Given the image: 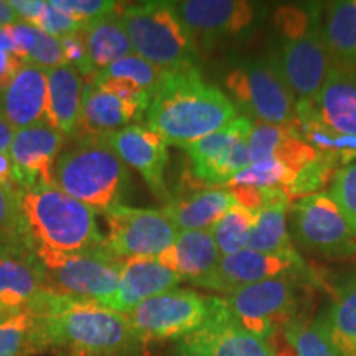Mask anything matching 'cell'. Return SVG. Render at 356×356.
I'll return each mask as SVG.
<instances>
[{
    "instance_id": "1",
    "label": "cell",
    "mask_w": 356,
    "mask_h": 356,
    "mask_svg": "<svg viewBox=\"0 0 356 356\" xmlns=\"http://www.w3.org/2000/svg\"><path fill=\"white\" fill-rule=\"evenodd\" d=\"M37 320V355L142 356L145 346L126 315L101 302L63 296L50 289L30 305Z\"/></svg>"
},
{
    "instance_id": "2",
    "label": "cell",
    "mask_w": 356,
    "mask_h": 356,
    "mask_svg": "<svg viewBox=\"0 0 356 356\" xmlns=\"http://www.w3.org/2000/svg\"><path fill=\"white\" fill-rule=\"evenodd\" d=\"M236 118L233 101L204 81L197 66L163 73L145 113L147 127L178 147L198 142Z\"/></svg>"
},
{
    "instance_id": "3",
    "label": "cell",
    "mask_w": 356,
    "mask_h": 356,
    "mask_svg": "<svg viewBox=\"0 0 356 356\" xmlns=\"http://www.w3.org/2000/svg\"><path fill=\"white\" fill-rule=\"evenodd\" d=\"M267 60L291 88L297 101L315 99L335 63L322 33V8L310 6L277 8Z\"/></svg>"
},
{
    "instance_id": "4",
    "label": "cell",
    "mask_w": 356,
    "mask_h": 356,
    "mask_svg": "<svg viewBox=\"0 0 356 356\" xmlns=\"http://www.w3.org/2000/svg\"><path fill=\"white\" fill-rule=\"evenodd\" d=\"M20 231L30 248H47L61 252L99 249L104 243L96 211L51 186L13 188Z\"/></svg>"
},
{
    "instance_id": "5",
    "label": "cell",
    "mask_w": 356,
    "mask_h": 356,
    "mask_svg": "<svg viewBox=\"0 0 356 356\" xmlns=\"http://www.w3.org/2000/svg\"><path fill=\"white\" fill-rule=\"evenodd\" d=\"M53 185L92 211L102 213L122 204L131 177L127 165L106 137L78 140L58 157Z\"/></svg>"
},
{
    "instance_id": "6",
    "label": "cell",
    "mask_w": 356,
    "mask_h": 356,
    "mask_svg": "<svg viewBox=\"0 0 356 356\" xmlns=\"http://www.w3.org/2000/svg\"><path fill=\"white\" fill-rule=\"evenodd\" d=\"M119 15L134 55L165 73L197 66V43L178 15L175 2L131 3L121 7Z\"/></svg>"
},
{
    "instance_id": "7",
    "label": "cell",
    "mask_w": 356,
    "mask_h": 356,
    "mask_svg": "<svg viewBox=\"0 0 356 356\" xmlns=\"http://www.w3.org/2000/svg\"><path fill=\"white\" fill-rule=\"evenodd\" d=\"M305 275L287 274L238 289L222 299L226 310L244 330L269 343L292 323L307 318L302 312Z\"/></svg>"
},
{
    "instance_id": "8",
    "label": "cell",
    "mask_w": 356,
    "mask_h": 356,
    "mask_svg": "<svg viewBox=\"0 0 356 356\" xmlns=\"http://www.w3.org/2000/svg\"><path fill=\"white\" fill-rule=\"evenodd\" d=\"M32 249L42 267L47 289L104 305L113 302L121 284L124 262L109 254L104 248L78 252Z\"/></svg>"
},
{
    "instance_id": "9",
    "label": "cell",
    "mask_w": 356,
    "mask_h": 356,
    "mask_svg": "<svg viewBox=\"0 0 356 356\" xmlns=\"http://www.w3.org/2000/svg\"><path fill=\"white\" fill-rule=\"evenodd\" d=\"M215 300L216 297L177 287L140 302L124 315L147 348L163 341H180L200 330L210 320Z\"/></svg>"
},
{
    "instance_id": "10",
    "label": "cell",
    "mask_w": 356,
    "mask_h": 356,
    "mask_svg": "<svg viewBox=\"0 0 356 356\" xmlns=\"http://www.w3.org/2000/svg\"><path fill=\"white\" fill-rule=\"evenodd\" d=\"M225 83L239 108L259 122L296 127L297 97L267 58H249L229 71Z\"/></svg>"
},
{
    "instance_id": "11",
    "label": "cell",
    "mask_w": 356,
    "mask_h": 356,
    "mask_svg": "<svg viewBox=\"0 0 356 356\" xmlns=\"http://www.w3.org/2000/svg\"><path fill=\"white\" fill-rule=\"evenodd\" d=\"M108 234L102 248L118 257L129 259H157L175 243L178 229L162 210L118 204L104 213Z\"/></svg>"
},
{
    "instance_id": "12",
    "label": "cell",
    "mask_w": 356,
    "mask_h": 356,
    "mask_svg": "<svg viewBox=\"0 0 356 356\" xmlns=\"http://www.w3.org/2000/svg\"><path fill=\"white\" fill-rule=\"evenodd\" d=\"M291 231L305 251L327 259L356 257V238L328 193H315L291 203Z\"/></svg>"
},
{
    "instance_id": "13",
    "label": "cell",
    "mask_w": 356,
    "mask_h": 356,
    "mask_svg": "<svg viewBox=\"0 0 356 356\" xmlns=\"http://www.w3.org/2000/svg\"><path fill=\"white\" fill-rule=\"evenodd\" d=\"M175 7L198 51L248 37L264 19L261 3L244 0H184Z\"/></svg>"
},
{
    "instance_id": "14",
    "label": "cell",
    "mask_w": 356,
    "mask_h": 356,
    "mask_svg": "<svg viewBox=\"0 0 356 356\" xmlns=\"http://www.w3.org/2000/svg\"><path fill=\"white\" fill-rule=\"evenodd\" d=\"M254 122L243 115L220 131L184 147L195 180L210 188L225 186L236 173L251 165L249 136Z\"/></svg>"
},
{
    "instance_id": "15",
    "label": "cell",
    "mask_w": 356,
    "mask_h": 356,
    "mask_svg": "<svg viewBox=\"0 0 356 356\" xmlns=\"http://www.w3.org/2000/svg\"><path fill=\"white\" fill-rule=\"evenodd\" d=\"M175 356H274L267 341L244 330L216 297L210 320L177 341Z\"/></svg>"
},
{
    "instance_id": "16",
    "label": "cell",
    "mask_w": 356,
    "mask_h": 356,
    "mask_svg": "<svg viewBox=\"0 0 356 356\" xmlns=\"http://www.w3.org/2000/svg\"><path fill=\"white\" fill-rule=\"evenodd\" d=\"M65 140L63 134L44 121L15 131L8 149L15 185L22 188L51 186L53 170L63 154Z\"/></svg>"
},
{
    "instance_id": "17",
    "label": "cell",
    "mask_w": 356,
    "mask_h": 356,
    "mask_svg": "<svg viewBox=\"0 0 356 356\" xmlns=\"http://www.w3.org/2000/svg\"><path fill=\"white\" fill-rule=\"evenodd\" d=\"M287 274H309L297 251L291 254H266L246 248L236 254L221 257L215 273L200 287L228 296L241 287Z\"/></svg>"
},
{
    "instance_id": "18",
    "label": "cell",
    "mask_w": 356,
    "mask_h": 356,
    "mask_svg": "<svg viewBox=\"0 0 356 356\" xmlns=\"http://www.w3.org/2000/svg\"><path fill=\"white\" fill-rule=\"evenodd\" d=\"M106 139L127 167L140 173L155 197L163 203L170 202L172 195L165 181L168 144L160 134L147 126L132 124L113 132Z\"/></svg>"
},
{
    "instance_id": "19",
    "label": "cell",
    "mask_w": 356,
    "mask_h": 356,
    "mask_svg": "<svg viewBox=\"0 0 356 356\" xmlns=\"http://www.w3.org/2000/svg\"><path fill=\"white\" fill-rule=\"evenodd\" d=\"M47 291L33 249L25 241H0V312L29 309Z\"/></svg>"
},
{
    "instance_id": "20",
    "label": "cell",
    "mask_w": 356,
    "mask_h": 356,
    "mask_svg": "<svg viewBox=\"0 0 356 356\" xmlns=\"http://www.w3.org/2000/svg\"><path fill=\"white\" fill-rule=\"evenodd\" d=\"M147 113L145 106L118 96L109 89L84 79L83 109L73 139H101L113 132L132 126Z\"/></svg>"
},
{
    "instance_id": "21",
    "label": "cell",
    "mask_w": 356,
    "mask_h": 356,
    "mask_svg": "<svg viewBox=\"0 0 356 356\" xmlns=\"http://www.w3.org/2000/svg\"><path fill=\"white\" fill-rule=\"evenodd\" d=\"M47 96V70L25 63L0 92V113L15 131L30 127L44 121Z\"/></svg>"
},
{
    "instance_id": "22",
    "label": "cell",
    "mask_w": 356,
    "mask_h": 356,
    "mask_svg": "<svg viewBox=\"0 0 356 356\" xmlns=\"http://www.w3.org/2000/svg\"><path fill=\"white\" fill-rule=\"evenodd\" d=\"M312 104L325 126L356 137V65L333 63Z\"/></svg>"
},
{
    "instance_id": "23",
    "label": "cell",
    "mask_w": 356,
    "mask_h": 356,
    "mask_svg": "<svg viewBox=\"0 0 356 356\" xmlns=\"http://www.w3.org/2000/svg\"><path fill=\"white\" fill-rule=\"evenodd\" d=\"M181 280L202 286L220 264L221 254L210 229L181 231L175 243L157 257Z\"/></svg>"
},
{
    "instance_id": "24",
    "label": "cell",
    "mask_w": 356,
    "mask_h": 356,
    "mask_svg": "<svg viewBox=\"0 0 356 356\" xmlns=\"http://www.w3.org/2000/svg\"><path fill=\"white\" fill-rule=\"evenodd\" d=\"M181 279L157 259H129L124 261L121 284L118 293L108 307L121 314L139 305L150 297L173 291Z\"/></svg>"
},
{
    "instance_id": "25",
    "label": "cell",
    "mask_w": 356,
    "mask_h": 356,
    "mask_svg": "<svg viewBox=\"0 0 356 356\" xmlns=\"http://www.w3.org/2000/svg\"><path fill=\"white\" fill-rule=\"evenodd\" d=\"M47 84L44 122L58 129L66 139H73L81 119L84 79L73 66L61 65L47 70Z\"/></svg>"
},
{
    "instance_id": "26",
    "label": "cell",
    "mask_w": 356,
    "mask_h": 356,
    "mask_svg": "<svg viewBox=\"0 0 356 356\" xmlns=\"http://www.w3.org/2000/svg\"><path fill=\"white\" fill-rule=\"evenodd\" d=\"M163 73L165 71L159 70L144 58L129 55L108 68L97 71L89 79L118 96L140 102L149 108Z\"/></svg>"
},
{
    "instance_id": "27",
    "label": "cell",
    "mask_w": 356,
    "mask_h": 356,
    "mask_svg": "<svg viewBox=\"0 0 356 356\" xmlns=\"http://www.w3.org/2000/svg\"><path fill=\"white\" fill-rule=\"evenodd\" d=\"M236 204L233 195L226 188H204L172 198L165 203L163 213L181 231L211 229L229 208Z\"/></svg>"
},
{
    "instance_id": "28",
    "label": "cell",
    "mask_w": 356,
    "mask_h": 356,
    "mask_svg": "<svg viewBox=\"0 0 356 356\" xmlns=\"http://www.w3.org/2000/svg\"><path fill=\"white\" fill-rule=\"evenodd\" d=\"M293 129L317 152L320 159L330 163L337 170L356 162V137L341 136L325 126L312 101H297Z\"/></svg>"
},
{
    "instance_id": "29",
    "label": "cell",
    "mask_w": 356,
    "mask_h": 356,
    "mask_svg": "<svg viewBox=\"0 0 356 356\" xmlns=\"http://www.w3.org/2000/svg\"><path fill=\"white\" fill-rule=\"evenodd\" d=\"M119 12L121 8L89 22L81 32L95 73L108 68L122 58L134 55L131 40L127 37Z\"/></svg>"
},
{
    "instance_id": "30",
    "label": "cell",
    "mask_w": 356,
    "mask_h": 356,
    "mask_svg": "<svg viewBox=\"0 0 356 356\" xmlns=\"http://www.w3.org/2000/svg\"><path fill=\"white\" fill-rule=\"evenodd\" d=\"M318 318L338 353L356 356V274L340 287L330 309Z\"/></svg>"
},
{
    "instance_id": "31",
    "label": "cell",
    "mask_w": 356,
    "mask_h": 356,
    "mask_svg": "<svg viewBox=\"0 0 356 356\" xmlns=\"http://www.w3.org/2000/svg\"><path fill=\"white\" fill-rule=\"evenodd\" d=\"M322 33L335 63L356 65V0L322 8Z\"/></svg>"
},
{
    "instance_id": "32",
    "label": "cell",
    "mask_w": 356,
    "mask_h": 356,
    "mask_svg": "<svg viewBox=\"0 0 356 356\" xmlns=\"http://www.w3.org/2000/svg\"><path fill=\"white\" fill-rule=\"evenodd\" d=\"M289 208H291V200H284L257 211V221L249 236L248 248L266 254L296 252L287 226Z\"/></svg>"
},
{
    "instance_id": "33",
    "label": "cell",
    "mask_w": 356,
    "mask_h": 356,
    "mask_svg": "<svg viewBox=\"0 0 356 356\" xmlns=\"http://www.w3.org/2000/svg\"><path fill=\"white\" fill-rule=\"evenodd\" d=\"M10 32L15 42L17 56L24 63L40 66L43 70L66 65L60 38L51 37L37 26L22 22L10 25Z\"/></svg>"
},
{
    "instance_id": "34",
    "label": "cell",
    "mask_w": 356,
    "mask_h": 356,
    "mask_svg": "<svg viewBox=\"0 0 356 356\" xmlns=\"http://www.w3.org/2000/svg\"><path fill=\"white\" fill-rule=\"evenodd\" d=\"M37 355V320L32 309L0 312V356Z\"/></svg>"
},
{
    "instance_id": "35",
    "label": "cell",
    "mask_w": 356,
    "mask_h": 356,
    "mask_svg": "<svg viewBox=\"0 0 356 356\" xmlns=\"http://www.w3.org/2000/svg\"><path fill=\"white\" fill-rule=\"evenodd\" d=\"M257 211L236 203L220 218V221L210 229L221 257L236 254L248 248L249 236L254 229Z\"/></svg>"
},
{
    "instance_id": "36",
    "label": "cell",
    "mask_w": 356,
    "mask_h": 356,
    "mask_svg": "<svg viewBox=\"0 0 356 356\" xmlns=\"http://www.w3.org/2000/svg\"><path fill=\"white\" fill-rule=\"evenodd\" d=\"M297 180V172L289 168L277 159H266L254 162L238 172L222 188L228 186H256V188L279 190L291 200L292 186Z\"/></svg>"
},
{
    "instance_id": "37",
    "label": "cell",
    "mask_w": 356,
    "mask_h": 356,
    "mask_svg": "<svg viewBox=\"0 0 356 356\" xmlns=\"http://www.w3.org/2000/svg\"><path fill=\"white\" fill-rule=\"evenodd\" d=\"M282 337L296 356H341L332 345L318 317L314 322L305 318L292 323L284 330Z\"/></svg>"
},
{
    "instance_id": "38",
    "label": "cell",
    "mask_w": 356,
    "mask_h": 356,
    "mask_svg": "<svg viewBox=\"0 0 356 356\" xmlns=\"http://www.w3.org/2000/svg\"><path fill=\"white\" fill-rule=\"evenodd\" d=\"M328 195L345 218L351 234L356 238V162L335 172Z\"/></svg>"
},
{
    "instance_id": "39",
    "label": "cell",
    "mask_w": 356,
    "mask_h": 356,
    "mask_svg": "<svg viewBox=\"0 0 356 356\" xmlns=\"http://www.w3.org/2000/svg\"><path fill=\"white\" fill-rule=\"evenodd\" d=\"M51 2L55 3V7L68 13L84 26L89 22L118 12L122 6V3L109 2V0H51Z\"/></svg>"
},
{
    "instance_id": "40",
    "label": "cell",
    "mask_w": 356,
    "mask_h": 356,
    "mask_svg": "<svg viewBox=\"0 0 356 356\" xmlns=\"http://www.w3.org/2000/svg\"><path fill=\"white\" fill-rule=\"evenodd\" d=\"M13 188L15 186L0 185V241L3 243L24 241Z\"/></svg>"
},
{
    "instance_id": "41",
    "label": "cell",
    "mask_w": 356,
    "mask_h": 356,
    "mask_svg": "<svg viewBox=\"0 0 356 356\" xmlns=\"http://www.w3.org/2000/svg\"><path fill=\"white\" fill-rule=\"evenodd\" d=\"M37 29L43 30L44 33L51 35V37L63 38L68 37V35L81 32L84 25L79 24L76 19H73L68 13L55 7L51 0H47V6H44V10L42 17H40Z\"/></svg>"
},
{
    "instance_id": "42",
    "label": "cell",
    "mask_w": 356,
    "mask_h": 356,
    "mask_svg": "<svg viewBox=\"0 0 356 356\" xmlns=\"http://www.w3.org/2000/svg\"><path fill=\"white\" fill-rule=\"evenodd\" d=\"M81 32L60 38V42H61V48H63L66 65L73 66V68L81 74L83 79H88L95 74V68H92L91 61H89L86 44H84V38Z\"/></svg>"
},
{
    "instance_id": "43",
    "label": "cell",
    "mask_w": 356,
    "mask_h": 356,
    "mask_svg": "<svg viewBox=\"0 0 356 356\" xmlns=\"http://www.w3.org/2000/svg\"><path fill=\"white\" fill-rule=\"evenodd\" d=\"M22 24L37 26L47 6V0H8Z\"/></svg>"
},
{
    "instance_id": "44",
    "label": "cell",
    "mask_w": 356,
    "mask_h": 356,
    "mask_svg": "<svg viewBox=\"0 0 356 356\" xmlns=\"http://www.w3.org/2000/svg\"><path fill=\"white\" fill-rule=\"evenodd\" d=\"M25 63L15 53L0 51V92L6 89Z\"/></svg>"
},
{
    "instance_id": "45",
    "label": "cell",
    "mask_w": 356,
    "mask_h": 356,
    "mask_svg": "<svg viewBox=\"0 0 356 356\" xmlns=\"http://www.w3.org/2000/svg\"><path fill=\"white\" fill-rule=\"evenodd\" d=\"M13 136H15V129L6 121V118L0 113V154H8Z\"/></svg>"
},
{
    "instance_id": "46",
    "label": "cell",
    "mask_w": 356,
    "mask_h": 356,
    "mask_svg": "<svg viewBox=\"0 0 356 356\" xmlns=\"http://www.w3.org/2000/svg\"><path fill=\"white\" fill-rule=\"evenodd\" d=\"M0 185L15 186L12 160L8 157V154H0Z\"/></svg>"
},
{
    "instance_id": "47",
    "label": "cell",
    "mask_w": 356,
    "mask_h": 356,
    "mask_svg": "<svg viewBox=\"0 0 356 356\" xmlns=\"http://www.w3.org/2000/svg\"><path fill=\"white\" fill-rule=\"evenodd\" d=\"M19 17L13 12L8 0H0V29H6V26L19 24Z\"/></svg>"
},
{
    "instance_id": "48",
    "label": "cell",
    "mask_w": 356,
    "mask_h": 356,
    "mask_svg": "<svg viewBox=\"0 0 356 356\" xmlns=\"http://www.w3.org/2000/svg\"><path fill=\"white\" fill-rule=\"evenodd\" d=\"M0 51L15 53L17 55V48H15V42H13L10 26L0 29Z\"/></svg>"
},
{
    "instance_id": "49",
    "label": "cell",
    "mask_w": 356,
    "mask_h": 356,
    "mask_svg": "<svg viewBox=\"0 0 356 356\" xmlns=\"http://www.w3.org/2000/svg\"><path fill=\"white\" fill-rule=\"evenodd\" d=\"M173 356H175V353H173Z\"/></svg>"
},
{
    "instance_id": "50",
    "label": "cell",
    "mask_w": 356,
    "mask_h": 356,
    "mask_svg": "<svg viewBox=\"0 0 356 356\" xmlns=\"http://www.w3.org/2000/svg\"><path fill=\"white\" fill-rule=\"evenodd\" d=\"M142 356H145V355H142Z\"/></svg>"
}]
</instances>
